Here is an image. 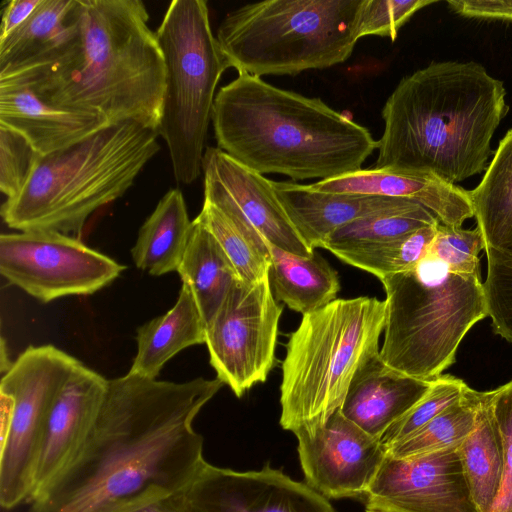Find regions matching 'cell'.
Segmentation results:
<instances>
[{
  "mask_svg": "<svg viewBox=\"0 0 512 512\" xmlns=\"http://www.w3.org/2000/svg\"><path fill=\"white\" fill-rule=\"evenodd\" d=\"M366 508V512H393V511H389V510H385V509H381V508H375V507H365Z\"/></svg>",
  "mask_w": 512,
  "mask_h": 512,
  "instance_id": "obj_42",
  "label": "cell"
},
{
  "mask_svg": "<svg viewBox=\"0 0 512 512\" xmlns=\"http://www.w3.org/2000/svg\"><path fill=\"white\" fill-rule=\"evenodd\" d=\"M155 32L166 68L157 132L168 147L175 179L190 184L202 171L216 88L230 67L212 32L204 0H173Z\"/></svg>",
  "mask_w": 512,
  "mask_h": 512,
  "instance_id": "obj_9",
  "label": "cell"
},
{
  "mask_svg": "<svg viewBox=\"0 0 512 512\" xmlns=\"http://www.w3.org/2000/svg\"><path fill=\"white\" fill-rule=\"evenodd\" d=\"M148 21L140 0H77L76 26L64 45L49 61L9 76L54 105L157 130L166 68Z\"/></svg>",
  "mask_w": 512,
  "mask_h": 512,
  "instance_id": "obj_2",
  "label": "cell"
},
{
  "mask_svg": "<svg viewBox=\"0 0 512 512\" xmlns=\"http://www.w3.org/2000/svg\"><path fill=\"white\" fill-rule=\"evenodd\" d=\"M433 0H365L358 21V38L374 35L394 41L399 29Z\"/></svg>",
  "mask_w": 512,
  "mask_h": 512,
  "instance_id": "obj_37",
  "label": "cell"
},
{
  "mask_svg": "<svg viewBox=\"0 0 512 512\" xmlns=\"http://www.w3.org/2000/svg\"><path fill=\"white\" fill-rule=\"evenodd\" d=\"M177 272L191 290L205 323L233 283L241 280L218 241L197 218Z\"/></svg>",
  "mask_w": 512,
  "mask_h": 512,
  "instance_id": "obj_27",
  "label": "cell"
},
{
  "mask_svg": "<svg viewBox=\"0 0 512 512\" xmlns=\"http://www.w3.org/2000/svg\"><path fill=\"white\" fill-rule=\"evenodd\" d=\"M505 96L503 81L474 61L431 62L405 76L382 108L373 168L432 172L452 184L485 172Z\"/></svg>",
  "mask_w": 512,
  "mask_h": 512,
  "instance_id": "obj_3",
  "label": "cell"
},
{
  "mask_svg": "<svg viewBox=\"0 0 512 512\" xmlns=\"http://www.w3.org/2000/svg\"><path fill=\"white\" fill-rule=\"evenodd\" d=\"M206 323L185 284L174 306L137 329V353L129 373L156 379L163 366L181 350L205 343Z\"/></svg>",
  "mask_w": 512,
  "mask_h": 512,
  "instance_id": "obj_22",
  "label": "cell"
},
{
  "mask_svg": "<svg viewBox=\"0 0 512 512\" xmlns=\"http://www.w3.org/2000/svg\"><path fill=\"white\" fill-rule=\"evenodd\" d=\"M474 13L477 18L512 21V0H479Z\"/></svg>",
  "mask_w": 512,
  "mask_h": 512,
  "instance_id": "obj_40",
  "label": "cell"
},
{
  "mask_svg": "<svg viewBox=\"0 0 512 512\" xmlns=\"http://www.w3.org/2000/svg\"><path fill=\"white\" fill-rule=\"evenodd\" d=\"M196 218L218 241L241 281L252 283L268 276L269 243L239 216L204 201Z\"/></svg>",
  "mask_w": 512,
  "mask_h": 512,
  "instance_id": "obj_29",
  "label": "cell"
},
{
  "mask_svg": "<svg viewBox=\"0 0 512 512\" xmlns=\"http://www.w3.org/2000/svg\"><path fill=\"white\" fill-rule=\"evenodd\" d=\"M365 0H265L230 11L216 39L229 67L262 77L345 62Z\"/></svg>",
  "mask_w": 512,
  "mask_h": 512,
  "instance_id": "obj_8",
  "label": "cell"
},
{
  "mask_svg": "<svg viewBox=\"0 0 512 512\" xmlns=\"http://www.w3.org/2000/svg\"><path fill=\"white\" fill-rule=\"evenodd\" d=\"M440 222L422 227L396 241L338 254L342 262L373 274L379 280L407 271L427 254Z\"/></svg>",
  "mask_w": 512,
  "mask_h": 512,
  "instance_id": "obj_32",
  "label": "cell"
},
{
  "mask_svg": "<svg viewBox=\"0 0 512 512\" xmlns=\"http://www.w3.org/2000/svg\"><path fill=\"white\" fill-rule=\"evenodd\" d=\"M468 195L485 247L512 257V129L501 139L482 180Z\"/></svg>",
  "mask_w": 512,
  "mask_h": 512,
  "instance_id": "obj_26",
  "label": "cell"
},
{
  "mask_svg": "<svg viewBox=\"0 0 512 512\" xmlns=\"http://www.w3.org/2000/svg\"><path fill=\"white\" fill-rule=\"evenodd\" d=\"M295 436L306 484L327 499L364 498L387 454L340 410L312 435Z\"/></svg>",
  "mask_w": 512,
  "mask_h": 512,
  "instance_id": "obj_15",
  "label": "cell"
},
{
  "mask_svg": "<svg viewBox=\"0 0 512 512\" xmlns=\"http://www.w3.org/2000/svg\"><path fill=\"white\" fill-rule=\"evenodd\" d=\"M156 129L111 123L76 143L41 155L22 191L1 206L18 231L79 234L90 215L121 197L158 153Z\"/></svg>",
  "mask_w": 512,
  "mask_h": 512,
  "instance_id": "obj_5",
  "label": "cell"
},
{
  "mask_svg": "<svg viewBox=\"0 0 512 512\" xmlns=\"http://www.w3.org/2000/svg\"><path fill=\"white\" fill-rule=\"evenodd\" d=\"M469 386L461 379L449 374L434 380L429 391L400 419L394 422L380 439L389 449L406 439L441 414L448 407L460 401Z\"/></svg>",
  "mask_w": 512,
  "mask_h": 512,
  "instance_id": "obj_33",
  "label": "cell"
},
{
  "mask_svg": "<svg viewBox=\"0 0 512 512\" xmlns=\"http://www.w3.org/2000/svg\"><path fill=\"white\" fill-rule=\"evenodd\" d=\"M131 512H179L171 498L161 499Z\"/></svg>",
  "mask_w": 512,
  "mask_h": 512,
  "instance_id": "obj_41",
  "label": "cell"
},
{
  "mask_svg": "<svg viewBox=\"0 0 512 512\" xmlns=\"http://www.w3.org/2000/svg\"><path fill=\"white\" fill-rule=\"evenodd\" d=\"M489 392L503 451V475L491 512H512V380Z\"/></svg>",
  "mask_w": 512,
  "mask_h": 512,
  "instance_id": "obj_38",
  "label": "cell"
},
{
  "mask_svg": "<svg viewBox=\"0 0 512 512\" xmlns=\"http://www.w3.org/2000/svg\"><path fill=\"white\" fill-rule=\"evenodd\" d=\"M431 251L452 269L472 274H481L479 253L485 249L480 229L438 224Z\"/></svg>",
  "mask_w": 512,
  "mask_h": 512,
  "instance_id": "obj_36",
  "label": "cell"
},
{
  "mask_svg": "<svg viewBox=\"0 0 512 512\" xmlns=\"http://www.w3.org/2000/svg\"><path fill=\"white\" fill-rule=\"evenodd\" d=\"M312 190L383 196L416 202L440 223L462 227L474 217L468 190L432 172L369 168L308 184Z\"/></svg>",
  "mask_w": 512,
  "mask_h": 512,
  "instance_id": "obj_18",
  "label": "cell"
},
{
  "mask_svg": "<svg viewBox=\"0 0 512 512\" xmlns=\"http://www.w3.org/2000/svg\"><path fill=\"white\" fill-rule=\"evenodd\" d=\"M170 498L179 512H336L308 484L268 464L240 472L207 462L187 487Z\"/></svg>",
  "mask_w": 512,
  "mask_h": 512,
  "instance_id": "obj_13",
  "label": "cell"
},
{
  "mask_svg": "<svg viewBox=\"0 0 512 512\" xmlns=\"http://www.w3.org/2000/svg\"><path fill=\"white\" fill-rule=\"evenodd\" d=\"M365 507L393 512H480L471 496L459 447L395 458L386 454Z\"/></svg>",
  "mask_w": 512,
  "mask_h": 512,
  "instance_id": "obj_14",
  "label": "cell"
},
{
  "mask_svg": "<svg viewBox=\"0 0 512 512\" xmlns=\"http://www.w3.org/2000/svg\"><path fill=\"white\" fill-rule=\"evenodd\" d=\"M127 373L108 380L95 422L69 465L30 500V512H131L172 497L207 463L193 428L222 388Z\"/></svg>",
  "mask_w": 512,
  "mask_h": 512,
  "instance_id": "obj_1",
  "label": "cell"
},
{
  "mask_svg": "<svg viewBox=\"0 0 512 512\" xmlns=\"http://www.w3.org/2000/svg\"><path fill=\"white\" fill-rule=\"evenodd\" d=\"M42 0H10L2 11L0 41L22 27L37 10Z\"/></svg>",
  "mask_w": 512,
  "mask_h": 512,
  "instance_id": "obj_39",
  "label": "cell"
},
{
  "mask_svg": "<svg viewBox=\"0 0 512 512\" xmlns=\"http://www.w3.org/2000/svg\"><path fill=\"white\" fill-rule=\"evenodd\" d=\"M0 124L23 135L41 155L50 154L111 124L99 115L54 105L17 76L0 78Z\"/></svg>",
  "mask_w": 512,
  "mask_h": 512,
  "instance_id": "obj_19",
  "label": "cell"
},
{
  "mask_svg": "<svg viewBox=\"0 0 512 512\" xmlns=\"http://www.w3.org/2000/svg\"><path fill=\"white\" fill-rule=\"evenodd\" d=\"M380 281L386 306L380 357L417 379L441 376L468 331L488 316L481 274L456 271L431 249L412 269Z\"/></svg>",
  "mask_w": 512,
  "mask_h": 512,
  "instance_id": "obj_7",
  "label": "cell"
},
{
  "mask_svg": "<svg viewBox=\"0 0 512 512\" xmlns=\"http://www.w3.org/2000/svg\"><path fill=\"white\" fill-rule=\"evenodd\" d=\"M79 364L53 345L29 346L3 374L0 391L14 399L10 426L1 440L0 504L4 509L29 501L49 412Z\"/></svg>",
  "mask_w": 512,
  "mask_h": 512,
  "instance_id": "obj_10",
  "label": "cell"
},
{
  "mask_svg": "<svg viewBox=\"0 0 512 512\" xmlns=\"http://www.w3.org/2000/svg\"><path fill=\"white\" fill-rule=\"evenodd\" d=\"M268 249V277L277 301L305 315L337 299L338 273L320 255L314 252L311 256H302L271 244Z\"/></svg>",
  "mask_w": 512,
  "mask_h": 512,
  "instance_id": "obj_24",
  "label": "cell"
},
{
  "mask_svg": "<svg viewBox=\"0 0 512 512\" xmlns=\"http://www.w3.org/2000/svg\"><path fill=\"white\" fill-rule=\"evenodd\" d=\"M217 147L260 174L327 180L362 169L377 149L369 130L320 98L238 73L216 94Z\"/></svg>",
  "mask_w": 512,
  "mask_h": 512,
  "instance_id": "obj_4",
  "label": "cell"
},
{
  "mask_svg": "<svg viewBox=\"0 0 512 512\" xmlns=\"http://www.w3.org/2000/svg\"><path fill=\"white\" fill-rule=\"evenodd\" d=\"M77 0H42L29 20L0 41V77L49 61L73 33Z\"/></svg>",
  "mask_w": 512,
  "mask_h": 512,
  "instance_id": "obj_23",
  "label": "cell"
},
{
  "mask_svg": "<svg viewBox=\"0 0 512 512\" xmlns=\"http://www.w3.org/2000/svg\"><path fill=\"white\" fill-rule=\"evenodd\" d=\"M40 156L23 135L0 124V190L6 199L22 191Z\"/></svg>",
  "mask_w": 512,
  "mask_h": 512,
  "instance_id": "obj_35",
  "label": "cell"
},
{
  "mask_svg": "<svg viewBox=\"0 0 512 512\" xmlns=\"http://www.w3.org/2000/svg\"><path fill=\"white\" fill-rule=\"evenodd\" d=\"M487 275L483 282L493 331L512 344V257L485 247Z\"/></svg>",
  "mask_w": 512,
  "mask_h": 512,
  "instance_id": "obj_34",
  "label": "cell"
},
{
  "mask_svg": "<svg viewBox=\"0 0 512 512\" xmlns=\"http://www.w3.org/2000/svg\"><path fill=\"white\" fill-rule=\"evenodd\" d=\"M433 382L390 368L379 353L357 371L340 412L380 440L386 430L429 391Z\"/></svg>",
  "mask_w": 512,
  "mask_h": 512,
  "instance_id": "obj_21",
  "label": "cell"
},
{
  "mask_svg": "<svg viewBox=\"0 0 512 512\" xmlns=\"http://www.w3.org/2000/svg\"><path fill=\"white\" fill-rule=\"evenodd\" d=\"M202 172L204 195L230 204L267 243L302 256L314 254L288 217L271 180L243 166L218 147L205 149Z\"/></svg>",
  "mask_w": 512,
  "mask_h": 512,
  "instance_id": "obj_16",
  "label": "cell"
},
{
  "mask_svg": "<svg viewBox=\"0 0 512 512\" xmlns=\"http://www.w3.org/2000/svg\"><path fill=\"white\" fill-rule=\"evenodd\" d=\"M282 312L268 276L252 283L237 280L206 323L210 364L237 397L265 382L275 366Z\"/></svg>",
  "mask_w": 512,
  "mask_h": 512,
  "instance_id": "obj_11",
  "label": "cell"
},
{
  "mask_svg": "<svg viewBox=\"0 0 512 512\" xmlns=\"http://www.w3.org/2000/svg\"><path fill=\"white\" fill-rule=\"evenodd\" d=\"M459 453L474 503L480 512H491L502 481L503 451L489 392H481L474 427Z\"/></svg>",
  "mask_w": 512,
  "mask_h": 512,
  "instance_id": "obj_28",
  "label": "cell"
},
{
  "mask_svg": "<svg viewBox=\"0 0 512 512\" xmlns=\"http://www.w3.org/2000/svg\"><path fill=\"white\" fill-rule=\"evenodd\" d=\"M192 228L181 190H168L141 226L131 249L136 267L153 276L177 271Z\"/></svg>",
  "mask_w": 512,
  "mask_h": 512,
  "instance_id": "obj_25",
  "label": "cell"
},
{
  "mask_svg": "<svg viewBox=\"0 0 512 512\" xmlns=\"http://www.w3.org/2000/svg\"><path fill=\"white\" fill-rule=\"evenodd\" d=\"M272 188L298 234L313 251L330 234L358 219L392 212L413 201L383 196L312 190L294 181H273Z\"/></svg>",
  "mask_w": 512,
  "mask_h": 512,
  "instance_id": "obj_20",
  "label": "cell"
},
{
  "mask_svg": "<svg viewBox=\"0 0 512 512\" xmlns=\"http://www.w3.org/2000/svg\"><path fill=\"white\" fill-rule=\"evenodd\" d=\"M125 268L63 233L19 231L0 236L1 275L43 303L93 294L112 283Z\"/></svg>",
  "mask_w": 512,
  "mask_h": 512,
  "instance_id": "obj_12",
  "label": "cell"
},
{
  "mask_svg": "<svg viewBox=\"0 0 512 512\" xmlns=\"http://www.w3.org/2000/svg\"><path fill=\"white\" fill-rule=\"evenodd\" d=\"M437 217L418 203L400 210L358 219L328 236L322 248L337 256L381 246L422 228L438 223Z\"/></svg>",
  "mask_w": 512,
  "mask_h": 512,
  "instance_id": "obj_30",
  "label": "cell"
},
{
  "mask_svg": "<svg viewBox=\"0 0 512 512\" xmlns=\"http://www.w3.org/2000/svg\"><path fill=\"white\" fill-rule=\"evenodd\" d=\"M480 398L481 392L469 387L460 401L391 446L387 453L395 458H409L459 447L474 427Z\"/></svg>",
  "mask_w": 512,
  "mask_h": 512,
  "instance_id": "obj_31",
  "label": "cell"
},
{
  "mask_svg": "<svg viewBox=\"0 0 512 512\" xmlns=\"http://www.w3.org/2000/svg\"><path fill=\"white\" fill-rule=\"evenodd\" d=\"M107 385V379L81 362L65 382L46 421L30 499L76 456L95 422Z\"/></svg>",
  "mask_w": 512,
  "mask_h": 512,
  "instance_id": "obj_17",
  "label": "cell"
},
{
  "mask_svg": "<svg viewBox=\"0 0 512 512\" xmlns=\"http://www.w3.org/2000/svg\"><path fill=\"white\" fill-rule=\"evenodd\" d=\"M385 301L360 296L335 299L302 315L282 361L280 425L312 435L340 410L360 367L380 353Z\"/></svg>",
  "mask_w": 512,
  "mask_h": 512,
  "instance_id": "obj_6",
  "label": "cell"
}]
</instances>
